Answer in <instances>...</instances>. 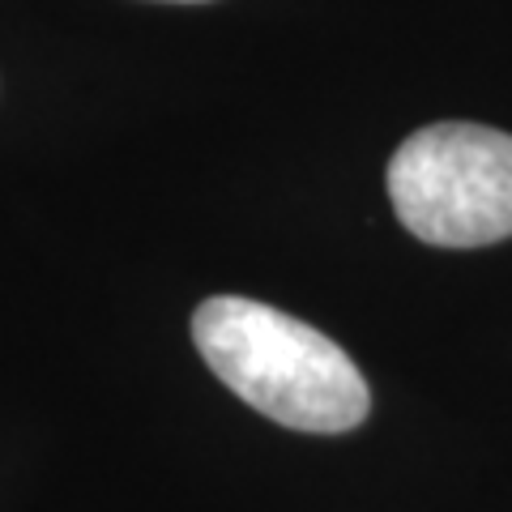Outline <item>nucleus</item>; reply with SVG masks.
<instances>
[{
    "label": "nucleus",
    "instance_id": "nucleus-1",
    "mask_svg": "<svg viewBox=\"0 0 512 512\" xmlns=\"http://www.w3.org/2000/svg\"><path fill=\"white\" fill-rule=\"evenodd\" d=\"M192 342L214 376L265 419L338 436L367 419L372 393L346 350L269 303L214 295L192 312Z\"/></svg>",
    "mask_w": 512,
    "mask_h": 512
},
{
    "label": "nucleus",
    "instance_id": "nucleus-2",
    "mask_svg": "<svg viewBox=\"0 0 512 512\" xmlns=\"http://www.w3.org/2000/svg\"><path fill=\"white\" fill-rule=\"evenodd\" d=\"M397 222L436 248H487L512 235V133L427 124L389 158Z\"/></svg>",
    "mask_w": 512,
    "mask_h": 512
}]
</instances>
